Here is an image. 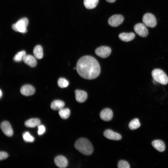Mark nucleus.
Returning <instances> with one entry per match:
<instances>
[{"instance_id":"4be33fe9","label":"nucleus","mask_w":168,"mask_h":168,"mask_svg":"<svg viewBox=\"0 0 168 168\" xmlns=\"http://www.w3.org/2000/svg\"><path fill=\"white\" fill-rule=\"evenodd\" d=\"M58 114L62 119H66L69 117L70 115V111L68 108H63L59 110Z\"/></svg>"},{"instance_id":"c85d7f7f","label":"nucleus","mask_w":168,"mask_h":168,"mask_svg":"<svg viewBox=\"0 0 168 168\" xmlns=\"http://www.w3.org/2000/svg\"><path fill=\"white\" fill-rule=\"evenodd\" d=\"M8 156V155L7 152L1 151L0 152V160H2L7 158Z\"/></svg>"},{"instance_id":"c756f323","label":"nucleus","mask_w":168,"mask_h":168,"mask_svg":"<svg viewBox=\"0 0 168 168\" xmlns=\"http://www.w3.org/2000/svg\"><path fill=\"white\" fill-rule=\"evenodd\" d=\"M107 2L110 3H113L116 0H105Z\"/></svg>"},{"instance_id":"393cba45","label":"nucleus","mask_w":168,"mask_h":168,"mask_svg":"<svg viewBox=\"0 0 168 168\" xmlns=\"http://www.w3.org/2000/svg\"><path fill=\"white\" fill-rule=\"evenodd\" d=\"M22 137L24 141L27 142H32L35 140L34 138L28 132L24 133L22 135Z\"/></svg>"},{"instance_id":"0eeeda50","label":"nucleus","mask_w":168,"mask_h":168,"mask_svg":"<svg viewBox=\"0 0 168 168\" xmlns=\"http://www.w3.org/2000/svg\"><path fill=\"white\" fill-rule=\"evenodd\" d=\"M111 49L106 46H102L96 48L95 50L96 54L99 57L105 58L108 57L111 53Z\"/></svg>"},{"instance_id":"7ed1b4c3","label":"nucleus","mask_w":168,"mask_h":168,"mask_svg":"<svg viewBox=\"0 0 168 168\" xmlns=\"http://www.w3.org/2000/svg\"><path fill=\"white\" fill-rule=\"evenodd\" d=\"M152 76L153 79L160 83L165 85L168 83V77L162 70L156 69L152 72Z\"/></svg>"},{"instance_id":"f8f14e48","label":"nucleus","mask_w":168,"mask_h":168,"mask_svg":"<svg viewBox=\"0 0 168 168\" xmlns=\"http://www.w3.org/2000/svg\"><path fill=\"white\" fill-rule=\"evenodd\" d=\"M54 163L58 167L64 168L68 165V162L67 159L63 156H57L54 159Z\"/></svg>"},{"instance_id":"f03ea898","label":"nucleus","mask_w":168,"mask_h":168,"mask_svg":"<svg viewBox=\"0 0 168 168\" xmlns=\"http://www.w3.org/2000/svg\"><path fill=\"white\" fill-rule=\"evenodd\" d=\"M74 147L81 153L86 155H90L93 152L91 143L85 138H81L77 140L75 143Z\"/></svg>"},{"instance_id":"7c9ffc66","label":"nucleus","mask_w":168,"mask_h":168,"mask_svg":"<svg viewBox=\"0 0 168 168\" xmlns=\"http://www.w3.org/2000/svg\"><path fill=\"white\" fill-rule=\"evenodd\" d=\"M0 98H1L2 96V91L1 90H0Z\"/></svg>"},{"instance_id":"f3484780","label":"nucleus","mask_w":168,"mask_h":168,"mask_svg":"<svg viewBox=\"0 0 168 168\" xmlns=\"http://www.w3.org/2000/svg\"><path fill=\"white\" fill-rule=\"evenodd\" d=\"M152 145L155 149L160 152H162L165 150V146L164 143L161 140H154L152 142Z\"/></svg>"},{"instance_id":"6e6552de","label":"nucleus","mask_w":168,"mask_h":168,"mask_svg":"<svg viewBox=\"0 0 168 168\" xmlns=\"http://www.w3.org/2000/svg\"><path fill=\"white\" fill-rule=\"evenodd\" d=\"M134 29L136 33L141 37H145L148 35V31L146 26L142 23L136 24L134 26Z\"/></svg>"},{"instance_id":"9d476101","label":"nucleus","mask_w":168,"mask_h":168,"mask_svg":"<svg viewBox=\"0 0 168 168\" xmlns=\"http://www.w3.org/2000/svg\"><path fill=\"white\" fill-rule=\"evenodd\" d=\"M103 134L105 138L110 140H119L122 138L119 134L110 129L105 130Z\"/></svg>"},{"instance_id":"6ab92c4d","label":"nucleus","mask_w":168,"mask_h":168,"mask_svg":"<svg viewBox=\"0 0 168 168\" xmlns=\"http://www.w3.org/2000/svg\"><path fill=\"white\" fill-rule=\"evenodd\" d=\"M65 105L63 101L60 100H56L51 104L50 107L54 110H59L63 108Z\"/></svg>"},{"instance_id":"412c9836","label":"nucleus","mask_w":168,"mask_h":168,"mask_svg":"<svg viewBox=\"0 0 168 168\" xmlns=\"http://www.w3.org/2000/svg\"><path fill=\"white\" fill-rule=\"evenodd\" d=\"M98 2L99 0H84L83 4L86 9H90L96 7Z\"/></svg>"},{"instance_id":"f257e3e1","label":"nucleus","mask_w":168,"mask_h":168,"mask_svg":"<svg viewBox=\"0 0 168 168\" xmlns=\"http://www.w3.org/2000/svg\"><path fill=\"white\" fill-rule=\"evenodd\" d=\"M76 68L81 77L89 80L96 78L100 72L97 61L94 57L89 55L84 56L80 58L77 62Z\"/></svg>"},{"instance_id":"ddd939ff","label":"nucleus","mask_w":168,"mask_h":168,"mask_svg":"<svg viewBox=\"0 0 168 168\" xmlns=\"http://www.w3.org/2000/svg\"><path fill=\"white\" fill-rule=\"evenodd\" d=\"M100 118L104 121L110 120L113 117L112 110L109 108H105L102 110L100 113Z\"/></svg>"},{"instance_id":"a211bd4d","label":"nucleus","mask_w":168,"mask_h":168,"mask_svg":"<svg viewBox=\"0 0 168 168\" xmlns=\"http://www.w3.org/2000/svg\"><path fill=\"white\" fill-rule=\"evenodd\" d=\"M40 123V121L39 119L31 118L26 121L25 125L27 127L32 128L38 126Z\"/></svg>"},{"instance_id":"dca6fc26","label":"nucleus","mask_w":168,"mask_h":168,"mask_svg":"<svg viewBox=\"0 0 168 168\" xmlns=\"http://www.w3.org/2000/svg\"><path fill=\"white\" fill-rule=\"evenodd\" d=\"M119 37L122 41L127 42L133 40L135 37V34L133 32H123L119 34Z\"/></svg>"},{"instance_id":"1a4fd4ad","label":"nucleus","mask_w":168,"mask_h":168,"mask_svg":"<svg viewBox=\"0 0 168 168\" xmlns=\"http://www.w3.org/2000/svg\"><path fill=\"white\" fill-rule=\"evenodd\" d=\"M1 128L4 134L8 137L13 135V131L11 125L7 121H4L1 124Z\"/></svg>"},{"instance_id":"a878e982","label":"nucleus","mask_w":168,"mask_h":168,"mask_svg":"<svg viewBox=\"0 0 168 168\" xmlns=\"http://www.w3.org/2000/svg\"><path fill=\"white\" fill-rule=\"evenodd\" d=\"M58 85L61 88H65L69 85L68 81L64 78H59L58 81Z\"/></svg>"},{"instance_id":"9b49d317","label":"nucleus","mask_w":168,"mask_h":168,"mask_svg":"<svg viewBox=\"0 0 168 168\" xmlns=\"http://www.w3.org/2000/svg\"><path fill=\"white\" fill-rule=\"evenodd\" d=\"M35 92L34 87L32 85L26 84L23 86L21 88L20 92L24 96H28L34 94Z\"/></svg>"},{"instance_id":"5701e85b","label":"nucleus","mask_w":168,"mask_h":168,"mask_svg":"<svg viewBox=\"0 0 168 168\" xmlns=\"http://www.w3.org/2000/svg\"><path fill=\"white\" fill-rule=\"evenodd\" d=\"M140 124L139 119L136 118L131 120L129 124L128 127L131 130H134L139 127L140 126Z\"/></svg>"},{"instance_id":"bb28decb","label":"nucleus","mask_w":168,"mask_h":168,"mask_svg":"<svg viewBox=\"0 0 168 168\" xmlns=\"http://www.w3.org/2000/svg\"><path fill=\"white\" fill-rule=\"evenodd\" d=\"M119 168H129L130 167L128 163L125 161L122 160L119 161L118 163Z\"/></svg>"},{"instance_id":"aec40b11","label":"nucleus","mask_w":168,"mask_h":168,"mask_svg":"<svg viewBox=\"0 0 168 168\" xmlns=\"http://www.w3.org/2000/svg\"><path fill=\"white\" fill-rule=\"evenodd\" d=\"M33 53L34 56L38 59H41L43 56V50L42 46L38 45L34 48Z\"/></svg>"},{"instance_id":"2eb2a0df","label":"nucleus","mask_w":168,"mask_h":168,"mask_svg":"<svg viewBox=\"0 0 168 168\" xmlns=\"http://www.w3.org/2000/svg\"><path fill=\"white\" fill-rule=\"evenodd\" d=\"M23 61L24 62L31 67H34L37 65L36 58L31 55H26L23 58Z\"/></svg>"},{"instance_id":"4468645a","label":"nucleus","mask_w":168,"mask_h":168,"mask_svg":"<svg viewBox=\"0 0 168 168\" xmlns=\"http://www.w3.org/2000/svg\"><path fill=\"white\" fill-rule=\"evenodd\" d=\"M76 100L79 103L85 102L87 98V93L83 90H76L75 91Z\"/></svg>"},{"instance_id":"cd10ccee","label":"nucleus","mask_w":168,"mask_h":168,"mask_svg":"<svg viewBox=\"0 0 168 168\" xmlns=\"http://www.w3.org/2000/svg\"><path fill=\"white\" fill-rule=\"evenodd\" d=\"M38 133L39 135H41L43 134L45 131V128L43 125H39L38 126Z\"/></svg>"},{"instance_id":"423d86ee","label":"nucleus","mask_w":168,"mask_h":168,"mask_svg":"<svg viewBox=\"0 0 168 168\" xmlns=\"http://www.w3.org/2000/svg\"><path fill=\"white\" fill-rule=\"evenodd\" d=\"M124 20L123 16L119 14L111 16L108 20V23L111 26L115 27L121 25Z\"/></svg>"},{"instance_id":"39448f33","label":"nucleus","mask_w":168,"mask_h":168,"mask_svg":"<svg viewBox=\"0 0 168 168\" xmlns=\"http://www.w3.org/2000/svg\"><path fill=\"white\" fill-rule=\"evenodd\" d=\"M142 21L146 26L153 28L156 25V20L154 16L149 13L145 14L142 17Z\"/></svg>"},{"instance_id":"20e7f679","label":"nucleus","mask_w":168,"mask_h":168,"mask_svg":"<svg viewBox=\"0 0 168 168\" xmlns=\"http://www.w3.org/2000/svg\"><path fill=\"white\" fill-rule=\"evenodd\" d=\"M28 24L27 18L24 17L20 19L12 26V29L15 31L21 33H25L27 31V27Z\"/></svg>"},{"instance_id":"b1692460","label":"nucleus","mask_w":168,"mask_h":168,"mask_svg":"<svg viewBox=\"0 0 168 168\" xmlns=\"http://www.w3.org/2000/svg\"><path fill=\"white\" fill-rule=\"evenodd\" d=\"M26 55L25 51L22 50L18 52L14 56L13 60L16 62H20L23 61L24 57Z\"/></svg>"}]
</instances>
